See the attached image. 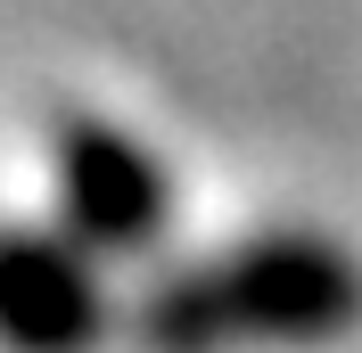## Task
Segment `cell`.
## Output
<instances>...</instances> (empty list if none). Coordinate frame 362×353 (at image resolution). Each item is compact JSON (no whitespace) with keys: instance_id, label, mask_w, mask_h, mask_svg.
Segmentation results:
<instances>
[{"instance_id":"7a4b0ae2","label":"cell","mask_w":362,"mask_h":353,"mask_svg":"<svg viewBox=\"0 0 362 353\" xmlns=\"http://www.w3.org/2000/svg\"><path fill=\"white\" fill-rule=\"evenodd\" d=\"M173 164L107 115H66L49 132V222L99 263H157L173 246Z\"/></svg>"},{"instance_id":"6da1fadb","label":"cell","mask_w":362,"mask_h":353,"mask_svg":"<svg viewBox=\"0 0 362 353\" xmlns=\"http://www.w3.org/2000/svg\"><path fill=\"white\" fill-rule=\"evenodd\" d=\"M362 329V255L329 230H247L157 263L124 304L132 353H321Z\"/></svg>"},{"instance_id":"3957f363","label":"cell","mask_w":362,"mask_h":353,"mask_svg":"<svg viewBox=\"0 0 362 353\" xmlns=\"http://www.w3.org/2000/svg\"><path fill=\"white\" fill-rule=\"evenodd\" d=\"M124 337L107 263L58 222H0V353H107Z\"/></svg>"}]
</instances>
